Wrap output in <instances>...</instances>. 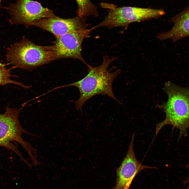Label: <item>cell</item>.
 Wrapping results in <instances>:
<instances>
[{
    "label": "cell",
    "instance_id": "cell-2",
    "mask_svg": "<svg viewBox=\"0 0 189 189\" xmlns=\"http://www.w3.org/2000/svg\"><path fill=\"white\" fill-rule=\"evenodd\" d=\"M163 89L168 96L167 100L157 106L165 113L166 117L156 125L155 136L167 124L179 130V138L186 135L189 128V87H181L167 82Z\"/></svg>",
    "mask_w": 189,
    "mask_h": 189
},
{
    "label": "cell",
    "instance_id": "cell-1",
    "mask_svg": "<svg viewBox=\"0 0 189 189\" xmlns=\"http://www.w3.org/2000/svg\"><path fill=\"white\" fill-rule=\"evenodd\" d=\"M117 58L106 55L103 57L102 62L100 65L96 67L90 66L88 67V74L81 80L56 87L52 90L67 87H77L79 91V98L76 101H72L75 104L77 109L81 111L85 102L98 94L106 95L120 103L113 93L112 85L113 80L120 73L121 70L118 69L113 71L115 67H114L108 70L110 64Z\"/></svg>",
    "mask_w": 189,
    "mask_h": 189
},
{
    "label": "cell",
    "instance_id": "cell-4",
    "mask_svg": "<svg viewBox=\"0 0 189 189\" xmlns=\"http://www.w3.org/2000/svg\"><path fill=\"white\" fill-rule=\"evenodd\" d=\"M23 104L19 108H12L8 106L5 112L0 114V146L13 151L27 165H30L22 156L17 146L13 143H19L25 149L32 159L35 158L36 151L28 141L24 140L23 134L34 135L24 129L18 119L19 114L24 107Z\"/></svg>",
    "mask_w": 189,
    "mask_h": 189
},
{
    "label": "cell",
    "instance_id": "cell-13",
    "mask_svg": "<svg viewBox=\"0 0 189 189\" xmlns=\"http://www.w3.org/2000/svg\"><path fill=\"white\" fill-rule=\"evenodd\" d=\"M186 166L187 168H189V164H188V165H187ZM188 182L189 183V178H188ZM188 189H189V186L188 187Z\"/></svg>",
    "mask_w": 189,
    "mask_h": 189
},
{
    "label": "cell",
    "instance_id": "cell-8",
    "mask_svg": "<svg viewBox=\"0 0 189 189\" xmlns=\"http://www.w3.org/2000/svg\"><path fill=\"white\" fill-rule=\"evenodd\" d=\"M134 136V134L132 135L127 155L116 170V183L113 189H129L133 179L140 172L146 169L157 168L143 165L137 160L133 149Z\"/></svg>",
    "mask_w": 189,
    "mask_h": 189
},
{
    "label": "cell",
    "instance_id": "cell-6",
    "mask_svg": "<svg viewBox=\"0 0 189 189\" xmlns=\"http://www.w3.org/2000/svg\"><path fill=\"white\" fill-rule=\"evenodd\" d=\"M1 8L8 11L10 15L8 22L11 25L22 24L27 28L37 20L57 17L52 10L32 0H18L16 3H10Z\"/></svg>",
    "mask_w": 189,
    "mask_h": 189
},
{
    "label": "cell",
    "instance_id": "cell-11",
    "mask_svg": "<svg viewBox=\"0 0 189 189\" xmlns=\"http://www.w3.org/2000/svg\"><path fill=\"white\" fill-rule=\"evenodd\" d=\"M8 63H4L0 61V86H4L8 84H13L19 86L25 89H29L31 86H27L24 85L22 82L13 80L10 79L11 77H18L15 75L11 74L10 72L12 69V67L8 68L7 67L10 65Z\"/></svg>",
    "mask_w": 189,
    "mask_h": 189
},
{
    "label": "cell",
    "instance_id": "cell-9",
    "mask_svg": "<svg viewBox=\"0 0 189 189\" xmlns=\"http://www.w3.org/2000/svg\"><path fill=\"white\" fill-rule=\"evenodd\" d=\"M88 24L80 17L70 18H56L42 19L32 22L31 26L38 27L51 33L56 38L68 33L87 29Z\"/></svg>",
    "mask_w": 189,
    "mask_h": 189
},
{
    "label": "cell",
    "instance_id": "cell-7",
    "mask_svg": "<svg viewBox=\"0 0 189 189\" xmlns=\"http://www.w3.org/2000/svg\"><path fill=\"white\" fill-rule=\"evenodd\" d=\"M92 30L86 29L72 31L56 38L54 45L56 60L71 58L78 60L87 66H90L83 58L81 45L84 39L88 37Z\"/></svg>",
    "mask_w": 189,
    "mask_h": 189
},
{
    "label": "cell",
    "instance_id": "cell-3",
    "mask_svg": "<svg viewBox=\"0 0 189 189\" xmlns=\"http://www.w3.org/2000/svg\"><path fill=\"white\" fill-rule=\"evenodd\" d=\"M6 57L14 69L20 68L30 71L56 60L54 45H37L24 37L7 48Z\"/></svg>",
    "mask_w": 189,
    "mask_h": 189
},
{
    "label": "cell",
    "instance_id": "cell-10",
    "mask_svg": "<svg viewBox=\"0 0 189 189\" xmlns=\"http://www.w3.org/2000/svg\"><path fill=\"white\" fill-rule=\"evenodd\" d=\"M188 36H189V11L178 17L171 29L159 34L157 38L161 40L171 39L175 40Z\"/></svg>",
    "mask_w": 189,
    "mask_h": 189
},
{
    "label": "cell",
    "instance_id": "cell-5",
    "mask_svg": "<svg viewBox=\"0 0 189 189\" xmlns=\"http://www.w3.org/2000/svg\"><path fill=\"white\" fill-rule=\"evenodd\" d=\"M101 6L103 8L108 9V14L103 21L91 28L92 30L103 27L109 29L119 27H127L132 22L157 18L165 13L162 9L131 7H117L114 4L104 3H101Z\"/></svg>",
    "mask_w": 189,
    "mask_h": 189
},
{
    "label": "cell",
    "instance_id": "cell-12",
    "mask_svg": "<svg viewBox=\"0 0 189 189\" xmlns=\"http://www.w3.org/2000/svg\"><path fill=\"white\" fill-rule=\"evenodd\" d=\"M77 5V16L86 20L88 17L98 15L96 6L90 0H75Z\"/></svg>",
    "mask_w": 189,
    "mask_h": 189
}]
</instances>
